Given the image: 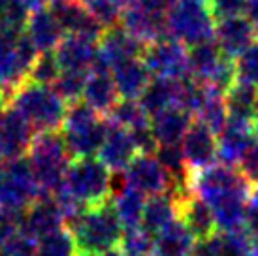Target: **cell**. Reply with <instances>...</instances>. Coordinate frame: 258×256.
Here are the masks:
<instances>
[{"instance_id": "cell-19", "label": "cell", "mask_w": 258, "mask_h": 256, "mask_svg": "<svg viewBox=\"0 0 258 256\" xmlns=\"http://www.w3.org/2000/svg\"><path fill=\"white\" fill-rule=\"evenodd\" d=\"M51 10L55 12L58 23L62 25L66 34H78L91 38V40H98L106 30L93 15L87 12L79 0L55 4V6H51Z\"/></svg>"}, {"instance_id": "cell-27", "label": "cell", "mask_w": 258, "mask_h": 256, "mask_svg": "<svg viewBox=\"0 0 258 256\" xmlns=\"http://www.w3.org/2000/svg\"><path fill=\"white\" fill-rule=\"evenodd\" d=\"M224 102L228 109V119L252 124L258 119V87L237 79L224 93Z\"/></svg>"}, {"instance_id": "cell-9", "label": "cell", "mask_w": 258, "mask_h": 256, "mask_svg": "<svg viewBox=\"0 0 258 256\" xmlns=\"http://www.w3.org/2000/svg\"><path fill=\"white\" fill-rule=\"evenodd\" d=\"M122 179L124 185L140 190L147 198L173 188L172 175L155 155H138L122 171Z\"/></svg>"}, {"instance_id": "cell-3", "label": "cell", "mask_w": 258, "mask_h": 256, "mask_svg": "<svg viewBox=\"0 0 258 256\" xmlns=\"http://www.w3.org/2000/svg\"><path fill=\"white\" fill-rule=\"evenodd\" d=\"M72 155L66 147L64 138L58 132H40L29 147V166L38 188L51 196L62 186Z\"/></svg>"}, {"instance_id": "cell-11", "label": "cell", "mask_w": 258, "mask_h": 256, "mask_svg": "<svg viewBox=\"0 0 258 256\" xmlns=\"http://www.w3.org/2000/svg\"><path fill=\"white\" fill-rule=\"evenodd\" d=\"M181 151L185 162L190 171H198L208 168L219 160V151H217V134L194 119L190 128L186 130L185 138L181 142Z\"/></svg>"}, {"instance_id": "cell-16", "label": "cell", "mask_w": 258, "mask_h": 256, "mask_svg": "<svg viewBox=\"0 0 258 256\" xmlns=\"http://www.w3.org/2000/svg\"><path fill=\"white\" fill-rule=\"evenodd\" d=\"M121 27H124L130 34H134L147 45L168 36V15L155 14L142 8L124 6L121 14Z\"/></svg>"}, {"instance_id": "cell-1", "label": "cell", "mask_w": 258, "mask_h": 256, "mask_svg": "<svg viewBox=\"0 0 258 256\" xmlns=\"http://www.w3.org/2000/svg\"><path fill=\"white\" fill-rule=\"evenodd\" d=\"M188 188L196 198L206 202L215 215L217 232L243 230L247 202L252 186L237 166L217 160L208 168L192 171Z\"/></svg>"}, {"instance_id": "cell-23", "label": "cell", "mask_w": 258, "mask_h": 256, "mask_svg": "<svg viewBox=\"0 0 258 256\" xmlns=\"http://www.w3.org/2000/svg\"><path fill=\"white\" fill-rule=\"evenodd\" d=\"M194 243L196 237L179 217L155 235L153 256H192Z\"/></svg>"}, {"instance_id": "cell-6", "label": "cell", "mask_w": 258, "mask_h": 256, "mask_svg": "<svg viewBox=\"0 0 258 256\" xmlns=\"http://www.w3.org/2000/svg\"><path fill=\"white\" fill-rule=\"evenodd\" d=\"M111 177L113 173L96 157L74 158L62 188L85 207H93L111 200Z\"/></svg>"}, {"instance_id": "cell-47", "label": "cell", "mask_w": 258, "mask_h": 256, "mask_svg": "<svg viewBox=\"0 0 258 256\" xmlns=\"http://www.w3.org/2000/svg\"><path fill=\"white\" fill-rule=\"evenodd\" d=\"M115 2H119V4H122V8H124V0H115Z\"/></svg>"}, {"instance_id": "cell-42", "label": "cell", "mask_w": 258, "mask_h": 256, "mask_svg": "<svg viewBox=\"0 0 258 256\" xmlns=\"http://www.w3.org/2000/svg\"><path fill=\"white\" fill-rule=\"evenodd\" d=\"M175 2L177 0H124V6L142 8V10H149V12H155V14L168 15V12L172 10Z\"/></svg>"}, {"instance_id": "cell-12", "label": "cell", "mask_w": 258, "mask_h": 256, "mask_svg": "<svg viewBox=\"0 0 258 256\" xmlns=\"http://www.w3.org/2000/svg\"><path fill=\"white\" fill-rule=\"evenodd\" d=\"M254 138L252 122L228 119V122L217 132V151H219V162L239 166L245 153L251 149Z\"/></svg>"}, {"instance_id": "cell-39", "label": "cell", "mask_w": 258, "mask_h": 256, "mask_svg": "<svg viewBox=\"0 0 258 256\" xmlns=\"http://www.w3.org/2000/svg\"><path fill=\"white\" fill-rule=\"evenodd\" d=\"M243 230L249 234L254 245H258V186L251 190L249 202H247V213H245Z\"/></svg>"}, {"instance_id": "cell-29", "label": "cell", "mask_w": 258, "mask_h": 256, "mask_svg": "<svg viewBox=\"0 0 258 256\" xmlns=\"http://www.w3.org/2000/svg\"><path fill=\"white\" fill-rule=\"evenodd\" d=\"M145 202H147V196L128 185H122L121 188H117L111 194L115 213L121 219L124 228H134L142 224Z\"/></svg>"}, {"instance_id": "cell-24", "label": "cell", "mask_w": 258, "mask_h": 256, "mask_svg": "<svg viewBox=\"0 0 258 256\" xmlns=\"http://www.w3.org/2000/svg\"><path fill=\"white\" fill-rule=\"evenodd\" d=\"M181 81L183 79H166V78H153L149 85L140 96V104L144 106L149 117L164 111L168 107H179L181 96Z\"/></svg>"}, {"instance_id": "cell-37", "label": "cell", "mask_w": 258, "mask_h": 256, "mask_svg": "<svg viewBox=\"0 0 258 256\" xmlns=\"http://www.w3.org/2000/svg\"><path fill=\"white\" fill-rule=\"evenodd\" d=\"M30 78L34 83H42V85H51L57 81L58 74H60V66H58L57 58L53 55V51L47 53H40L30 68Z\"/></svg>"}, {"instance_id": "cell-10", "label": "cell", "mask_w": 258, "mask_h": 256, "mask_svg": "<svg viewBox=\"0 0 258 256\" xmlns=\"http://www.w3.org/2000/svg\"><path fill=\"white\" fill-rule=\"evenodd\" d=\"M145 49V43L138 40L134 34H130L128 30L117 25L111 29H106L104 34L98 38V64L96 68L111 72L115 66L142 58Z\"/></svg>"}, {"instance_id": "cell-22", "label": "cell", "mask_w": 258, "mask_h": 256, "mask_svg": "<svg viewBox=\"0 0 258 256\" xmlns=\"http://www.w3.org/2000/svg\"><path fill=\"white\" fill-rule=\"evenodd\" d=\"M109 74L113 78L119 98L130 100L140 98L145 91V87L149 85V81L153 79L142 58H134V60H126V62L119 64Z\"/></svg>"}, {"instance_id": "cell-40", "label": "cell", "mask_w": 258, "mask_h": 256, "mask_svg": "<svg viewBox=\"0 0 258 256\" xmlns=\"http://www.w3.org/2000/svg\"><path fill=\"white\" fill-rule=\"evenodd\" d=\"M208 2L215 19L219 21V19L232 17V15H243L247 0H208Z\"/></svg>"}, {"instance_id": "cell-7", "label": "cell", "mask_w": 258, "mask_h": 256, "mask_svg": "<svg viewBox=\"0 0 258 256\" xmlns=\"http://www.w3.org/2000/svg\"><path fill=\"white\" fill-rule=\"evenodd\" d=\"M215 25L208 0H177L168 12V36L186 47L211 40Z\"/></svg>"}, {"instance_id": "cell-17", "label": "cell", "mask_w": 258, "mask_h": 256, "mask_svg": "<svg viewBox=\"0 0 258 256\" xmlns=\"http://www.w3.org/2000/svg\"><path fill=\"white\" fill-rule=\"evenodd\" d=\"M27 36L38 51L47 53L55 51L66 32L51 8H40L32 12L27 19Z\"/></svg>"}, {"instance_id": "cell-44", "label": "cell", "mask_w": 258, "mask_h": 256, "mask_svg": "<svg viewBox=\"0 0 258 256\" xmlns=\"http://www.w3.org/2000/svg\"><path fill=\"white\" fill-rule=\"evenodd\" d=\"M243 15L252 23V27H254L256 36H258V0H247V2H245Z\"/></svg>"}, {"instance_id": "cell-48", "label": "cell", "mask_w": 258, "mask_h": 256, "mask_svg": "<svg viewBox=\"0 0 258 256\" xmlns=\"http://www.w3.org/2000/svg\"><path fill=\"white\" fill-rule=\"evenodd\" d=\"M254 256H258V245H256V249H254Z\"/></svg>"}, {"instance_id": "cell-21", "label": "cell", "mask_w": 258, "mask_h": 256, "mask_svg": "<svg viewBox=\"0 0 258 256\" xmlns=\"http://www.w3.org/2000/svg\"><path fill=\"white\" fill-rule=\"evenodd\" d=\"M81 100L89 107H93L96 113L106 117L111 111V107L119 102V93L115 89L111 74L104 68H94L89 72Z\"/></svg>"}, {"instance_id": "cell-18", "label": "cell", "mask_w": 258, "mask_h": 256, "mask_svg": "<svg viewBox=\"0 0 258 256\" xmlns=\"http://www.w3.org/2000/svg\"><path fill=\"white\" fill-rule=\"evenodd\" d=\"M60 228H64V219L60 215L57 202L53 196L36 200L29 207V213L25 219V234H29L32 239L40 241L45 235L57 232Z\"/></svg>"}, {"instance_id": "cell-2", "label": "cell", "mask_w": 258, "mask_h": 256, "mask_svg": "<svg viewBox=\"0 0 258 256\" xmlns=\"http://www.w3.org/2000/svg\"><path fill=\"white\" fill-rule=\"evenodd\" d=\"M66 230L72 234L78 252L89 254H108L119 249L124 234V226L115 213L111 200L87 207Z\"/></svg>"}, {"instance_id": "cell-46", "label": "cell", "mask_w": 258, "mask_h": 256, "mask_svg": "<svg viewBox=\"0 0 258 256\" xmlns=\"http://www.w3.org/2000/svg\"><path fill=\"white\" fill-rule=\"evenodd\" d=\"M252 126H254V138H256V142H258V119L254 121V124H252Z\"/></svg>"}, {"instance_id": "cell-38", "label": "cell", "mask_w": 258, "mask_h": 256, "mask_svg": "<svg viewBox=\"0 0 258 256\" xmlns=\"http://www.w3.org/2000/svg\"><path fill=\"white\" fill-rule=\"evenodd\" d=\"M236 70L237 79L258 87V40L236 57Z\"/></svg>"}, {"instance_id": "cell-32", "label": "cell", "mask_w": 258, "mask_h": 256, "mask_svg": "<svg viewBox=\"0 0 258 256\" xmlns=\"http://www.w3.org/2000/svg\"><path fill=\"white\" fill-rule=\"evenodd\" d=\"M119 249H121L122 256H153L155 235L142 226L124 228Z\"/></svg>"}, {"instance_id": "cell-33", "label": "cell", "mask_w": 258, "mask_h": 256, "mask_svg": "<svg viewBox=\"0 0 258 256\" xmlns=\"http://www.w3.org/2000/svg\"><path fill=\"white\" fill-rule=\"evenodd\" d=\"M89 72H76V70H60L57 81L53 83V89L57 94L64 100L66 104H74L79 102L83 96V89H85V81Z\"/></svg>"}, {"instance_id": "cell-26", "label": "cell", "mask_w": 258, "mask_h": 256, "mask_svg": "<svg viewBox=\"0 0 258 256\" xmlns=\"http://www.w3.org/2000/svg\"><path fill=\"white\" fill-rule=\"evenodd\" d=\"M186 55H188V76L202 85L208 83L224 57V53L213 38L186 47Z\"/></svg>"}, {"instance_id": "cell-25", "label": "cell", "mask_w": 258, "mask_h": 256, "mask_svg": "<svg viewBox=\"0 0 258 256\" xmlns=\"http://www.w3.org/2000/svg\"><path fill=\"white\" fill-rule=\"evenodd\" d=\"M175 219H179V200L173 194V190H168L147 198L140 226L157 235L162 228L168 226Z\"/></svg>"}, {"instance_id": "cell-34", "label": "cell", "mask_w": 258, "mask_h": 256, "mask_svg": "<svg viewBox=\"0 0 258 256\" xmlns=\"http://www.w3.org/2000/svg\"><path fill=\"white\" fill-rule=\"evenodd\" d=\"M78 249L74 243L72 234L60 228L53 234L45 235L38 241V254L36 256H76Z\"/></svg>"}, {"instance_id": "cell-31", "label": "cell", "mask_w": 258, "mask_h": 256, "mask_svg": "<svg viewBox=\"0 0 258 256\" xmlns=\"http://www.w3.org/2000/svg\"><path fill=\"white\" fill-rule=\"evenodd\" d=\"M109 122L117 126L126 128V130H136V128L147 126L149 124V115L140 104V100L119 98V102L111 107V111L106 115Z\"/></svg>"}, {"instance_id": "cell-14", "label": "cell", "mask_w": 258, "mask_h": 256, "mask_svg": "<svg viewBox=\"0 0 258 256\" xmlns=\"http://www.w3.org/2000/svg\"><path fill=\"white\" fill-rule=\"evenodd\" d=\"M53 55L57 58L60 70L91 72L98 64V40L66 34L55 47Z\"/></svg>"}, {"instance_id": "cell-15", "label": "cell", "mask_w": 258, "mask_h": 256, "mask_svg": "<svg viewBox=\"0 0 258 256\" xmlns=\"http://www.w3.org/2000/svg\"><path fill=\"white\" fill-rule=\"evenodd\" d=\"M140 153L136 149V143L132 140L126 128H121L108 121V132L100 145V151L96 158L100 160L111 173H122Z\"/></svg>"}, {"instance_id": "cell-13", "label": "cell", "mask_w": 258, "mask_h": 256, "mask_svg": "<svg viewBox=\"0 0 258 256\" xmlns=\"http://www.w3.org/2000/svg\"><path fill=\"white\" fill-rule=\"evenodd\" d=\"M213 40L226 57L236 58L256 42L258 36L252 23L245 15H232L217 21Z\"/></svg>"}, {"instance_id": "cell-35", "label": "cell", "mask_w": 258, "mask_h": 256, "mask_svg": "<svg viewBox=\"0 0 258 256\" xmlns=\"http://www.w3.org/2000/svg\"><path fill=\"white\" fill-rule=\"evenodd\" d=\"M256 245L245 230L219 232V254L217 256H254Z\"/></svg>"}, {"instance_id": "cell-41", "label": "cell", "mask_w": 258, "mask_h": 256, "mask_svg": "<svg viewBox=\"0 0 258 256\" xmlns=\"http://www.w3.org/2000/svg\"><path fill=\"white\" fill-rule=\"evenodd\" d=\"M239 171L245 175V179L249 181V185L254 188L258 186V142L252 143V147L245 153L243 160L239 162Z\"/></svg>"}, {"instance_id": "cell-8", "label": "cell", "mask_w": 258, "mask_h": 256, "mask_svg": "<svg viewBox=\"0 0 258 256\" xmlns=\"http://www.w3.org/2000/svg\"><path fill=\"white\" fill-rule=\"evenodd\" d=\"M142 60L147 66L151 78L185 79L188 76V55L186 45L170 36L155 40L145 45Z\"/></svg>"}, {"instance_id": "cell-43", "label": "cell", "mask_w": 258, "mask_h": 256, "mask_svg": "<svg viewBox=\"0 0 258 256\" xmlns=\"http://www.w3.org/2000/svg\"><path fill=\"white\" fill-rule=\"evenodd\" d=\"M217 254H219V232L208 235V237L196 239L192 256H217Z\"/></svg>"}, {"instance_id": "cell-5", "label": "cell", "mask_w": 258, "mask_h": 256, "mask_svg": "<svg viewBox=\"0 0 258 256\" xmlns=\"http://www.w3.org/2000/svg\"><path fill=\"white\" fill-rule=\"evenodd\" d=\"M15 109L32 128L40 132H58L62 128L68 104L51 85L25 83L15 96Z\"/></svg>"}, {"instance_id": "cell-20", "label": "cell", "mask_w": 258, "mask_h": 256, "mask_svg": "<svg viewBox=\"0 0 258 256\" xmlns=\"http://www.w3.org/2000/svg\"><path fill=\"white\" fill-rule=\"evenodd\" d=\"M194 117L186 113L185 109L173 106L160 113L153 115L149 119V126L160 145H181L186 130L190 128Z\"/></svg>"}, {"instance_id": "cell-4", "label": "cell", "mask_w": 258, "mask_h": 256, "mask_svg": "<svg viewBox=\"0 0 258 256\" xmlns=\"http://www.w3.org/2000/svg\"><path fill=\"white\" fill-rule=\"evenodd\" d=\"M108 132V119L83 102L68 104L60 134L72 158L96 157Z\"/></svg>"}, {"instance_id": "cell-30", "label": "cell", "mask_w": 258, "mask_h": 256, "mask_svg": "<svg viewBox=\"0 0 258 256\" xmlns=\"http://www.w3.org/2000/svg\"><path fill=\"white\" fill-rule=\"evenodd\" d=\"M194 119L200 121L202 124H206L208 128H211L217 134L228 122V109H226V102H224V93L206 85L204 100H202Z\"/></svg>"}, {"instance_id": "cell-36", "label": "cell", "mask_w": 258, "mask_h": 256, "mask_svg": "<svg viewBox=\"0 0 258 256\" xmlns=\"http://www.w3.org/2000/svg\"><path fill=\"white\" fill-rule=\"evenodd\" d=\"M79 2L104 29L121 25L122 4L119 2H115V0H79Z\"/></svg>"}, {"instance_id": "cell-45", "label": "cell", "mask_w": 258, "mask_h": 256, "mask_svg": "<svg viewBox=\"0 0 258 256\" xmlns=\"http://www.w3.org/2000/svg\"><path fill=\"white\" fill-rule=\"evenodd\" d=\"M45 2H49L51 6H55V4H62V2H72V0H45Z\"/></svg>"}, {"instance_id": "cell-28", "label": "cell", "mask_w": 258, "mask_h": 256, "mask_svg": "<svg viewBox=\"0 0 258 256\" xmlns=\"http://www.w3.org/2000/svg\"><path fill=\"white\" fill-rule=\"evenodd\" d=\"M179 217L196 239L208 237V235L217 232L215 215L211 211V207L206 202H202L200 198H196L194 194H190L188 198L181 202Z\"/></svg>"}]
</instances>
